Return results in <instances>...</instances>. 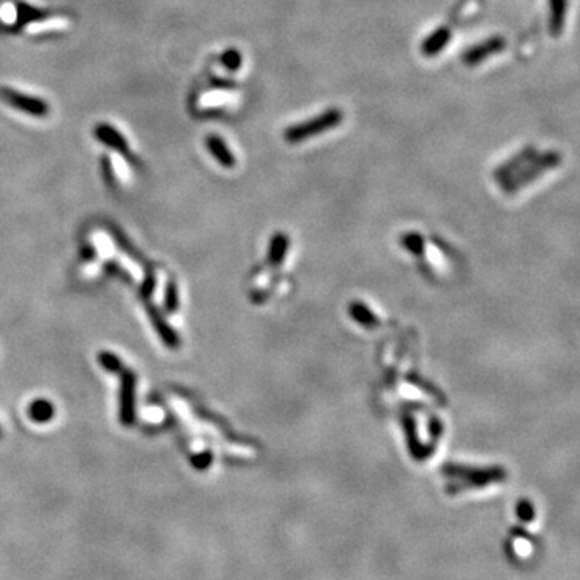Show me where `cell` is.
Segmentation results:
<instances>
[{
  "label": "cell",
  "mask_w": 580,
  "mask_h": 580,
  "mask_svg": "<svg viewBox=\"0 0 580 580\" xmlns=\"http://www.w3.org/2000/svg\"><path fill=\"white\" fill-rule=\"evenodd\" d=\"M219 61H221V66L226 69V71L236 73L242 68L244 56H242L241 50H239V49L228 47L221 54V56H219Z\"/></svg>",
  "instance_id": "5bb4252c"
},
{
  "label": "cell",
  "mask_w": 580,
  "mask_h": 580,
  "mask_svg": "<svg viewBox=\"0 0 580 580\" xmlns=\"http://www.w3.org/2000/svg\"><path fill=\"white\" fill-rule=\"evenodd\" d=\"M550 7V18H548V29H550L551 37H559L564 31L566 14H567V0H548Z\"/></svg>",
  "instance_id": "8fae6325"
},
{
  "label": "cell",
  "mask_w": 580,
  "mask_h": 580,
  "mask_svg": "<svg viewBox=\"0 0 580 580\" xmlns=\"http://www.w3.org/2000/svg\"><path fill=\"white\" fill-rule=\"evenodd\" d=\"M0 437H2V431H0Z\"/></svg>",
  "instance_id": "44dd1931"
},
{
  "label": "cell",
  "mask_w": 580,
  "mask_h": 580,
  "mask_svg": "<svg viewBox=\"0 0 580 580\" xmlns=\"http://www.w3.org/2000/svg\"><path fill=\"white\" fill-rule=\"evenodd\" d=\"M155 277L154 276H147V279L144 281V284H142V287H141V295L142 297H150V295L154 294V290H155Z\"/></svg>",
  "instance_id": "ffe728a7"
},
{
  "label": "cell",
  "mask_w": 580,
  "mask_h": 580,
  "mask_svg": "<svg viewBox=\"0 0 580 580\" xmlns=\"http://www.w3.org/2000/svg\"><path fill=\"white\" fill-rule=\"evenodd\" d=\"M210 84L214 87V89H221V91H229V89H234V87H237V84L232 79H224V78H218V76H213L210 79Z\"/></svg>",
  "instance_id": "ac0fdd59"
},
{
  "label": "cell",
  "mask_w": 580,
  "mask_h": 580,
  "mask_svg": "<svg viewBox=\"0 0 580 580\" xmlns=\"http://www.w3.org/2000/svg\"><path fill=\"white\" fill-rule=\"evenodd\" d=\"M205 145L213 159L216 160L223 168L232 169L236 166V163H237L236 155L232 154V150L228 147V144H226V141L221 136H216V134L206 136Z\"/></svg>",
  "instance_id": "9c48e42d"
},
{
  "label": "cell",
  "mask_w": 580,
  "mask_h": 580,
  "mask_svg": "<svg viewBox=\"0 0 580 580\" xmlns=\"http://www.w3.org/2000/svg\"><path fill=\"white\" fill-rule=\"evenodd\" d=\"M451 41V29L449 26H440L432 31L421 44V54L426 59H434L444 52V49Z\"/></svg>",
  "instance_id": "ba28073f"
},
{
  "label": "cell",
  "mask_w": 580,
  "mask_h": 580,
  "mask_svg": "<svg viewBox=\"0 0 580 580\" xmlns=\"http://www.w3.org/2000/svg\"><path fill=\"white\" fill-rule=\"evenodd\" d=\"M99 363L104 369L110 371V373H115V374H118L119 371L124 368L121 358L116 356L115 353H111V351H100L99 353Z\"/></svg>",
  "instance_id": "9a60e30c"
},
{
  "label": "cell",
  "mask_w": 580,
  "mask_h": 580,
  "mask_svg": "<svg viewBox=\"0 0 580 580\" xmlns=\"http://www.w3.org/2000/svg\"><path fill=\"white\" fill-rule=\"evenodd\" d=\"M210 461H211V455L208 451H205V453H200V455L192 458V466L197 469H206L208 466H210Z\"/></svg>",
  "instance_id": "d6986e66"
},
{
  "label": "cell",
  "mask_w": 580,
  "mask_h": 580,
  "mask_svg": "<svg viewBox=\"0 0 580 580\" xmlns=\"http://www.w3.org/2000/svg\"><path fill=\"white\" fill-rule=\"evenodd\" d=\"M28 416L31 421L37 422V424H44L54 419L55 416V406L47 399H37L28 406Z\"/></svg>",
  "instance_id": "4fadbf2b"
},
{
  "label": "cell",
  "mask_w": 580,
  "mask_h": 580,
  "mask_svg": "<svg viewBox=\"0 0 580 580\" xmlns=\"http://www.w3.org/2000/svg\"><path fill=\"white\" fill-rule=\"evenodd\" d=\"M94 136H96V139L100 144H104V145H106V147H110L111 150H115V152L121 154L124 159L132 160V152H131L128 141H126V137L121 134V132L113 128L111 124L99 123L96 128H94Z\"/></svg>",
  "instance_id": "8992f818"
},
{
  "label": "cell",
  "mask_w": 580,
  "mask_h": 580,
  "mask_svg": "<svg viewBox=\"0 0 580 580\" xmlns=\"http://www.w3.org/2000/svg\"><path fill=\"white\" fill-rule=\"evenodd\" d=\"M147 313H149L150 319H152L154 327L156 329V332H159L160 339L163 340V344H165L166 346H169L171 350L178 349V346H179L178 334H176V331L173 329V327L169 326L165 319H163L161 313L159 311V308L154 306L152 304H147Z\"/></svg>",
  "instance_id": "30bf717a"
},
{
  "label": "cell",
  "mask_w": 580,
  "mask_h": 580,
  "mask_svg": "<svg viewBox=\"0 0 580 580\" xmlns=\"http://www.w3.org/2000/svg\"><path fill=\"white\" fill-rule=\"evenodd\" d=\"M0 99L11 109H15L21 113H28V115L34 118H46L50 113V105L41 97L28 96L11 87H0Z\"/></svg>",
  "instance_id": "3957f363"
},
{
  "label": "cell",
  "mask_w": 580,
  "mask_h": 580,
  "mask_svg": "<svg viewBox=\"0 0 580 580\" xmlns=\"http://www.w3.org/2000/svg\"><path fill=\"white\" fill-rule=\"evenodd\" d=\"M50 16H52V14L47 10H39L28 4H18L16 5V23H15L16 28H14L11 31H14V33H18V31L26 26V24L33 23V21L47 20V18H50Z\"/></svg>",
  "instance_id": "7c38bea8"
},
{
  "label": "cell",
  "mask_w": 580,
  "mask_h": 580,
  "mask_svg": "<svg viewBox=\"0 0 580 580\" xmlns=\"http://www.w3.org/2000/svg\"><path fill=\"white\" fill-rule=\"evenodd\" d=\"M344 118V111L337 109V106H332V109H327L310 119L289 126L282 136L289 144H300L306 141V139L316 137L319 134H324L327 131L336 129L337 126L342 124Z\"/></svg>",
  "instance_id": "6da1fadb"
},
{
  "label": "cell",
  "mask_w": 580,
  "mask_h": 580,
  "mask_svg": "<svg viewBox=\"0 0 580 580\" xmlns=\"http://www.w3.org/2000/svg\"><path fill=\"white\" fill-rule=\"evenodd\" d=\"M121 376V392H119V421L126 427L134 424L136 419V374L132 369L123 368L118 373Z\"/></svg>",
  "instance_id": "277c9868"
},
{
  "label": "cell",
  "mask_w": 580,
  "mask_h": 580,
  "mask_svg": "<svg viewBox=\"0 0 580 580\" xmlns=\"http://www.w3.org/2000/svg\"><path fill=\"white\" fill-rule=\"evenodd\" d=\"M504 47H506V39H504V37L491 36V37H489V39H485L484 42H479V44H476V46H472L466 50L461 56V60L464 61V65L477 66V65H481L484 60H487L489 56L500 54Z\"/></svg>",
  "instance_id": "5b68a950"
},
{
  "label": "cell",
  "mask_w": 580,
  "mask_h": 580,
  "mask_svg": "<svg viewBox=\"0 0 580 580\" xmlns=\"http://www.w3.org/2000/svg\"><path fill=\"white\" fill-rule=\"evenodd\" d=\"M102 174H104V179L106 181V184L115 186V174H113L111 161L109 156H104L102 159Z\"/></svg>",
  "instance_id": "e0dca14e"
},
{
  "label": "cell",
  "mask_w": 580,
  "mask_h": 580,
  "mask_svg": "<svg viewBox=\"0 0 580 580\" xmlns=\"http://www.w3.org/2000/svg\"><path fill=\"white\" fill-rule=\"evenodd\" d=\"M561 161H563V155L556 152V150H546L544 154H537L531 161H527L519 171H516L511 178L503 181L504 191L508 192L518 191V189L529 184V182H532L535 178H539L540 174L548 171V169L556 168Z\"/></svg>",
  "instance_id": "7a4b0ae2"
},
{
  "label": "cell",
  "mask_w": 580,
  "mask_h": 580,
  "mask_svg": "<svg viewBox=\"0 0 580 580\" xmlns=\"http://www.w3.org/2000/svg\"><path fill=\"white\" fill-rule=\"evenodd\" d=\"M537 154H539V150L535 149V145H526L524 149L519 150L518 154L513 155L511 159L501 163V165L495 169V173H494L495 179L504 181V179L511 178L516 171H519V169L524 166L527 161H531Z\"/></svg>",
  "instance_id": "52a82bcc"
},
{
  "label": "cell",
  "mask_w": 580,
  "mask_h": 580,
  "mask_svg": "<svg viewBox=\"0 0 580 580\" xmlns=\"http://www.w3.org/2000/svg\"><path fill=\"white\" fill-rule=\"evenodd\" d=\"M179 299H178V287H176L174 281H169L165 292V310L168 313H174L178 310Z\"/></svg>",
  "instance_id": "2e32d148"
}]
</instances>
